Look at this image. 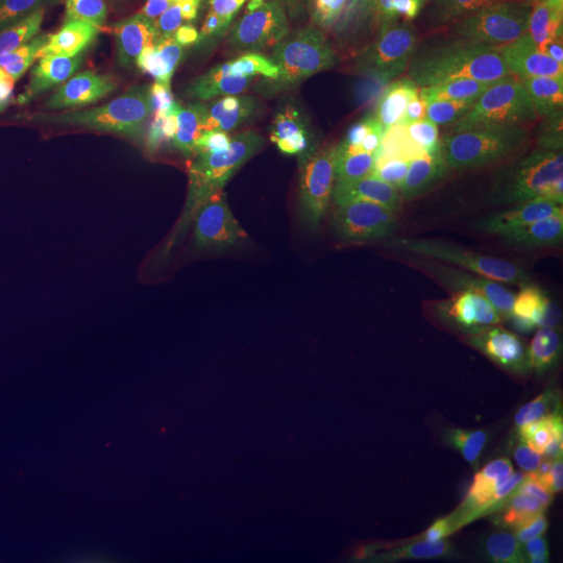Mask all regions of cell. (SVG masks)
Masks as SVG:
<instances>
[{
  "label": "cell",
  "instance_id": "cell-27",
  "mask_svg": "<svg viewBox=\"0 0 563 563\" xmlns=\"http://www.w3.org/2000/svg\"><path fill=\"white\" fill-rule=\"evenodd\" d=\"M541 280L563 302V218L555 223L544 241L543 255L539 260Z\"/></svg>",
  "mask_w": 563,
  "mask_h": 563
},
{
  "label": "cell",
  "instance_id": "cell-29",
  "mask_svg": "<svg viewBox=\"0 0 563 563\" xmlns=\"http://www.w3.org/2000/svg\"><path fill=\"white\" fill-rule=\"evenodd\" d=\"M362 9L363 30L369 42H386L395 32L397 11L390 4H367Z\"/></svg>",
  "mask_w": 563,
  "mask_h": 563
},
{
  "label": "cell",
  "instance_id": "cell-26",
  "mask_svg": "<svg viewBox=\"0 0 563 563\" xmlns=\"http://www.w3.org/2000/svg\"><path fill=\"white\" fill-rule=\"evenodd\" d=\"M30 165L20 148L0 134V205L21 207Z\"/></svg>",
  "mask_w": 563,
  "mask_h": 563
},
{
  "label": "cell",
  "instance_id": "cell-6",
  "mask_svg": "<svg viewBox=\"0 0 563 563\" xmlns=\"http://www.w3.org/2000/svg\"><path fill=\"white\" fill-rule=\"evenodd\" d=\"M60 144L57 169L34 197L36 209H53L84 188L136 162L169 121V107L153 113L86 111Z\"/></svg>",
  "mask_w": 563,
  "mask_h": 563
},
{
  "label": "cell",
  "instance_id": "cell-17",
  "mask_svg": "<svg viewBox=\"0 0 563 563\" xmlns=\"http://www.w3.org/2000/svg\"><path fill=\"white\" fill-rule=\"evenodd\" d=\"M272 130L284 144L299 148L311 162L330 169H341L349 144L341 141L334 125L311 99L309 88L290 95L282 102Z\"/></svg>",
  "mask_w": 563,
  "mask_h": 563
},
{
  "label": "cell",
  "instance_id": "cell-10",
  "mask_svg": "<svg viewBox=\"0 0 563 563\" xmlns=\"http://www.w3.org/2000/svg\"><path fill=\"white\" fill-rule=\"evenodd\" d=\"M507 159V155L457 148L446 128H439L384 163L372 178V190L399 201L474 190L495 180Z\"/></svg>",
  "mask_w": 563,
  "mask_h": 563
},
{
  "label": "cell",
  "instance_id": "cell-31",
  "mask_svg": "<svg viewBox=\"0 0 563 563\" xmlns=\"http://www.w3.org/2000/svg\"><path fill=\"white\" fill-rule=\"evenodd\" d=\"M18 209H20L18 205H0V228L15 216Z\"/></svg>",
  "mask_w": 563,
  "mask_h": 563
},
{
  "label": "cell",
  "instance_id": "cell-9",
  "mask_svg": "<svg viewBox=\"0 0 563 563\" xmlns=\"http://www.w3.org/2000/svg\"><path fill=\"white\" fill-rule=\"evenodd\" d=\"M199 60L169 42H130L115 65L99 69L92 90L78 104V115L86 111L142 115L169 107L192 80Z\"/></svg>",
  "mask_w": 563,
  "mask_h": 563
},
{
  "label": "cell",
  "instance_id": "cell-16",
  "mask_svg": "<svg viewBox=\"0 0 563 563\" xmlns=\"http://www.w3.org/2000/svg\"><path fill=\"white\" fill-rule=\"evenodd\" d=\"M130 42L159 41L202 57L216 34V9L209 0H132Z\"/></svg>",
  "mask_w": 563,
  "mask_h": 563
},
{
  "label": "cell",
  "instance_id": "cell-19",
  "mask_svg": "<svg viewBox=\"0 0 563 563\" xmlns=\"http://www.w3.org/2000/svg\"><path fill=\"white\" fill-rule=\"evenodd\" d=\"M462 278V274L451 263H407L402 267L401 276L393 286L390 311L397 307L446 301V299L455 297V292L460 290Z\"/></svg>",
  "mask_w": 563,
  "mask_h": 563
},
{
  "label": "cell",
  "instance_id": "cell-3",
  "mask_svg": "<svg viewBox=\"0 0 563 563\" xmlns=\"http://www.w3.org/2000/svg\"><path fill=\"white\" fill-rule=\"evenodd\" d=\"M388 428V486L399 499L460 497L495 472L460 420L446 378L420 388Z\"/></svg>",
  "mask_w": 563,
  "mask_h": 563
},
{
  "label": "cell",
  "instance_id": "cell-12",
  "mask_svg": "<svg viewBox=\"0 0 563 563\" xmlns=\"http://www.w3.org/2000/svg\"><path fill=\"white\" fill-rule=\"evenodd\" d=\"M97 76V67H76L41 95L2 111L0 134L13 142L27 162H38L60 132L78 118V104L92 90Z\"/></svg>",
  "mask_w": 563,
  "mask_h": 563
},
{
  "label": "cell",
  "instance_id": "cell-32",
  "mask_svg": "<svg viewBox=\"0 0 563 563\" xmlns=\"http://www.w3.org/2000/svg\"><path fill=\"white\" fill-rule=\"evenodd\" d=\"M390 4L393 7V2L390 0H346V4H351V7H367V4ZM395 9V7H393Z\"/></svg>",
  "mask_w": 563,
  "mask_h": 563
},
{
  "label": "cell",
  "instance_id": "cell-18",
  "mask_svg": "<svg viewBox=\"0 0 563 563\" xmlns=\"http://www.w3.org/2000/svg\"><path fill=\"white\" fill-rule=\"evenodd\" d=\"M336 223H307V239L290 265L292 297L301 307L313 305L328 286L339 284L330 265V236Z\"/></svg>",
  "mask_w": 563,
  "mask_h": 563
},
{
  "label": "cell",
  "instance_id": "cell-2",
  "mask_svg": "<svg viewBox=\"0 0 563 563\" xmlns=\"http://www.w3.org/2000/svg\"><path fill=\"white\" fill-rule=\"evenodd\" d=\"M528 290L530 280L516 265L486 263L465 274L446 301L393 309L380 332V422H390L426 384L446 378L463 353Z\"/></svg>",
  "mask_w": 563,
  "mask_h": 563
},
{
  "label": "cell",
  "instance_id": "cell-22",
  "mask_svg": "<svg viewBox=\"0 0 563 563\" xmlns=\"http://www.w3.org/2000/svg\"><path fill=\"white\" fill-rule=\"evenodd\" d=\"M460 46L462 44L446 38L441 32L420 21L402 55L397 80H411L416 76L441 71L457 55Z\"/></svg>",
  "mask_w": 563,
  "mask_h": 563
},
{
  "label": "cell",
  "instance_id": "cell-30",
  "mask_svg": "<svg viewBox=\"0 0 563 563\" xmlns=\"http://www.w3.org/2000/svg\"><path fill=\"white\" fill-rule=\"evenodd\" d=\"M218 9H222L228 18H242L255 9H260L265 0H209Z\"/></svg>",
  "mask_w": 563,
  "mask_h": 563
},
{
  "label": "cell",
  "instance_id": "cell-15",
  "mask_svg": "<svg viewBox=\"0 0 563 563\" xmlns=\"http://www.w3.org/2000/svg\"><path fill=\"white\" fill-rule=\"evenodd\" d=\"M107 0H0V63L57 36L69 25L92 20Z\"/></svg>",
  "mask_w": 563,
  "mask_h": 563
},
{
  "label": "cell",
  "instance_id": "cell-8",
  "mask_svg": "<svg viewBox=\"0 0 563 563\" xmlns=\"http://www.w3.org/2000/svg\"><path fill=\"white\" fill-rule=\"evenodd\" d=\"M516 205L504 192L455 190L411 213L407 263H462L499 241L514 223Z\"/></svg>",
  "mask_w": 563,
  "mask_h": 563
},
{
  "label": "cell",
  "instance_id": "cell-33",
  "mask_svg": "<svg viewBox=\"0 0 563 563\" xmlns=\"http://www.w3.org/2000/svg\"><path fill=\"white\" fill-rule=\"evenodd\" d=\"M390 2H393V7H395V11H399V9H401L402 0H390Z\"/></svg>",
  "mask_w": 563,
  "mask_h": 563
},
{
  "label": "cell",
  "instance_id": "cell-7",
  "mask_svg": "<svg viewBox=\"0 0 563 563\" xmlns=\"http://www.w3.org/2000/svg\"><path fill=\"white\" fill-rule=\"evenodd\" d=\"M232 102L239 130L263 136L290 95L318 78L311 44L282 25L228 48Z\"/></svg>",
  "mask_w": 563,
  "mask_h": 563
},
{
  "label": "cell",
  "instance_id": "cell-11",
  "mask_svg": "<svg viewBox=\"0 0 563 563\" xmlns=\"http://www.w3.org/2000/svg\"><path fill=\"white\" fill-rule=\"evenodd\" d=\"M409 225L411 211L399 205L372 211L355 205V260L344 288L374 316H388L393 307V286L407 265Z\"/></svg>",
  "mask_w": 563,
  "mask_h": 563
},
{
  "label": "cell",
  "instance_id": "cell-21",
  "mask_svg": "<svg viewBox=\"0 0 563 563\" xmlns=\"http://www.w3.org/2000/svg\"><path fill=\"white\" fill-rule=\"evenodd\" d=\"M307 223H336L349 211L351 201L342 186L341 169L311 163L299 174Z\"/></svg>",
  "mask_w": 563,
  "mask_h": 563
},
{
  "label": "cell",
  "instance_id": "cell-4",
  "mask_svg": "<svg viewBox=\"0 0 563 563\" xmlns=\"http://www.w3.org/2000/svg\"><path fill=\"white\" fill-rule=\"evenodd\" d=\"M460 81L478 101H528L558 88L563 81L562 0H528L516 15L493 20L465 55Z\"/></svg>",
  "mask_w": 563,
  "mask_h": 563
},
{
  "label": "cell",
  "instance_id": "cell-25",
  "mask_svg": "<svg viewBox=\"0 0 563 563\" xmlns=\"http://www.w3.org/2000/svg\"><path fill=\"white\" fill-rule=\"evenodd\" d=\"M351 81L365 92H380L397 84L399 67L395 59L383 48L362 51L353 63L346 67Z\"/></svg>",
  "mask_w": 563,
  "mask_h": 563
},
{
  "label": "cell",
  "instance_id": "cell-34",
  "mask_svg": "<svg viewBox=\"0 0 563 563\" xmlns=\"http://www.w3.org/2000/svg\"><path fill=\"white\" fill-rule=\"evenodd\" d=\"M562 2H563V0H562Z\"/></svg>",
  "mask_w": 563,
  "mask_h": 563
},
{
  "label": "cell",
  "instance_id": "cell-24",
  "mask_svg": "<svg viewBox=\"0 0 563 563\" xmlns=\"http://www.w3.org/2000/svg\"><path fill=\"white\" fill-rule=\"evenodd\" d=\"M346 7H351L346 0H295L282 21V27L301 41L311 42Z\"/></svg>",
  "mask_w": 563,
  "mask_h": 563
},
{
  "label": "cell",
  "instance_id": "cell-5",
  "mask_svg": "<svg viewBox=\"0 0 563 563\" xmlns=\"http://www.w3.org/2000/svg\"><path fill=\"white\" fill-rule=\"evenodd\" d=\"M234 167L213 148L167 142L130 163L90 205L104 222L180 211L232 180Z\"/></svg>",
  "mask_w": 563,
  "mask_h": 563
},
{
  "label": "cell",
  "instance_id": "cell-23",
  "mask_svg": "<svg viewBox=\"0 0 563 563\" xmlns=\"http://www.w3.org/2000/svg\"><path fill=\"white\" fill-rule=\"evenodd\" d=\"M490 2L493 0H420L422 21L462 44Z\"/></svg>",
  "mask_w": 563,
  "mask_h": 563
},
{
  "label": "cell",
  "instance_id": "cell-13",
  "mask_svg": "<svg viewBox=\"0 0 563 563\" xmlns=\"http://www.w3.org/2000/svg\"><path fill=\"white\" fill-rule=\"evenodd\" d=\"M90 20H81L57 36L0 63V113L41 95L71 74L81 59Z\"/></svg>",
  "mask_w": 563,
  "mask_h": 563
},
{
  "label": "cell",
  "instance_id": "cell-1",
  "mask_svg": "<svg viewBox=\"0 0 563 563\" xmlns=\"http://www.w3.org/2000/svg\"><path fill=\"white\" fill-rule=\"evenodd\" d=\"M297 169L269 172L209 211L165 222L74 225L59 241L76 249L151 253L216 263L284 284L307 213Z\"/></svg>",
  "mask_w": 563,
  "mask_h": 563
},
{
  "label": "cell",
  "instance_id": "cell-20",
  "mask_svg": "<svg viewBox=\"0 0 563 563\" xmlns=\"http://www.w3.org/2000/svg\"><path fill=\"white\" fill-rule=\"evenodd\" d=\"M365 42L367 38L363 30L362 9L346 7L336 20L330 21L322 32L309 42L318 74L344 71L362 53Z\"/></svg>",
  "mask_w": 563,
  "mask_h": 563
},
{
  "label": "cell",
  "instance_id": "cell-14",
  "mask_svg": "<svg viewBox=\"0 0 563 563\" xmlns=\"http://www.w3.org/2000/svg\"><path fill=\"white\" fill-rule=\"evenodd\" d=\"M457 148L509 155L523 151L541 159H553L558 139L544 120L518 107H495L470 120L446 128Z\"/></svg>",
  "mask_w": 563,
  "mask_h": 563
},
{
  "label": "cell",
  "instance_id": "cell-28",
  "mask_svg": "<svg viewBox=\"0 0 563 563\" xmlns=\"http://www.w3.org/2000/svg\"><path fill=\"white\" fill-rule=\"evenodd\" d=\"M543 120L558 139V153L549 159L544 178L563 181V81L547 95Z\"/></svg>",
  "mask_w": 563,
  "mask_h": 563
}]
</instances>
